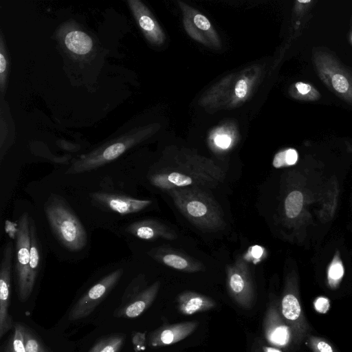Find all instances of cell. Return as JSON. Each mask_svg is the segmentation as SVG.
<instances>
[{"instance_id": "11", "label": "cell", "mask_w": 352, "mask_h": 352, "mask_svg": "<svg viewBox=\"0 0 352 352\" xmlns=\"http://www.w3.org/2000/svg\"><path fill=\"white\" fill-rule=\"evenodd\" d=\"M226 285L229 295L241 307L251 309L255 301V289L249 265L239 256L226 266Z\"/></svg>"}, {"instance_id": "28", "label": "cell", "mask_w": 352, "mask_h": 352, "mask_svg": "<svg viewBox=\"0 0 352 352\" xmlns=\"http://www.w3.org/2000/svg\"><path fill=\"white\" fill-rule=\"evenodd\" d=\"M307 345L313 352H338L327 340L318 336H309Z\"/></svg>"}, {"instance_id": "13", "label": "cell", "mask_w": 352, "mask_h": 352, "mask_svg": "<svg viewBox=\"0 0 352 352\" xmlns=\"http://www.w3.org/2000/svg\"><path fill=\"white\" fill-rule=\"evenodd\" d=\"M30 235L28 285L32 294L44 270L48 249L46 238L36 217L33 206L30 216Z\"/></svg>"}, {"instance_id": "12", "label": "cell", "mask_w": 352, "mask_h": 352, "mask_svg": "<svg viewBox=\"0 0 352 352\" xmlns=\"http://www.w3.org/2000/svg\"><path fill=\"white\" fill-rule=\"evenodd\" d=\"M14 241H8L4 245L0 265V338H3L14 322L9 308L13 278Z\"/></svg>"}, {"instance_id": "34", "label": "cell", "mask_w": 352, "mask_h": 352, "mask_svg": "<svg viewBox=\"0 0 352 352\" xmlns=\"http://www.w3.org/2000/svg\"><path fill=\"white\" fill-rule=\"evenodd\" d=\"M349 40L352 45V16L351 19V28H350V32H349Z\"/></svg>"}, {"instance_id": "20", "label": "cell", "mask_w": 352, "mask_h": 352, "mask_svg": "<svg viewBox=\"0 0 352 352\" xmlns=\"http://www.w3.org/2000/svg\"><path fill=\"white\" fill-rule=\"evenodd\" d=\"M216 305L210 297L192 291L182 292L177 296V309L185 316L209 311Z\"/></svg>"}, {"instance_id": "27", "label": "cell", "mask_w": 352, "mask_h": 352, "mask_svg": "<svg viewBox=\"0 0 352 352\" xmlns=\"http://www.w3.org/2000/svg\"><path fill=\"white\" fill-rule=\"evenodd\" d=\"M21 322H15L12 338L7 346L9 352H26Z\"/></svg>"}, {"instance_id": "33", "label": "cell", "mask_w": 352, "mask_h": 352, "mask_svg": "<svg viewBox=\"0 0 352 352\" xmlns=\"http://www.w3.org/2000/svg\"><path fill=\"white\" fill-rule=\"evenodd\" d=\"M263 352H282V351L275 346H263Z\"/></svg>"}, {"instance_id": "14", "label": "cell", "mask_w": 352, "mask_h": 352, "mask_svg": "<svg viewBox=\"0 0 352 352\" xmlns=\"http://www.w3.org/2000/svg\"><path fill=\"white\" fill-rule=\"evenodd\" d=\"M281 315L291 328L294 343L300 344L308 335L309 325L304 315L297 294L292 287H287L280 302Z\"/></svg>"}, {"instance_id": "26", "label": "cell", "mask_w": 352, "mask_h": 352, "mask_svg": "<svg viewBox=\"0 0 352 352\" xmlns=\"http://www.w3.org/2000/svg\"><path fill=\"white\" fill-rule=\"evenodd\" d=\"M298 160V153L294 148H288L277 153L273 160L272 164L275 168L294 165Z\"/></svg>"}, {"instance_id": "18", "label": "cell", "mask_w": 352, "mask_h": 352, "mask_svg": "<svg viewBox=\"0 0 352 352\" xmlns=\"http://www.w3.org/2000/svg\"><path fill=\"white\" fill-rule=\"evenodd\" d=\"M198 326L196 320L162 325L149 333L148 344L157 348L175 344L192 334Z\"/></svg>"}, {"instance_id": "3", "label": "cell", "mask_w": 352, "mask_h": 352, "mask_svg": "<svg viewBox=\"0 0 352 352\" xmlns=\"http://www.w3.org/2000/svg\"><path fill=\"white\" fill-rule=\"evenodd\" d=\"M225 177L223 169L211 160L184 151L152 165L143 174V180L155 189L167 192L191 186L214 189Z\"/></svg>"}, {"instance_id": "21", "label": "cell", "mask_w": 352, "mask_h": 352, "mask_svg": "<svg viewBox=\"0 0 352 352\" xmlns=\"http://www.w3.org/2000/svg\"><path fill=\"white\" fill-rule=\"evenodd\" d=\"M64 41L67 48L78 55L87 54L93 47L91 38L85 32L79 30L69 32L66 34Z\"/></svg>"}, {"instance_id": "30", "label": "cell", "mask_w": 352, "mask_h": 352, "mask_svg": "<svg viewBox=\"0 0 352 352\" xmlns=\"http://www.w3.org/2000/svg\"><path fill=\"white\" fill-rule=\"evenodd\" d=\"M344 274V268L339 261L333 262L329 270V282L331 287H336Z\"/></svg>"}, {"instance_id": "25", "label": "cell", "mask_w": 352, "mask_h": 352, "mask_svg": "<svg viewBox=\"0 0 352 352\" xmlns=\"http://www.w3.org/2000/svg\"><path fill=\"white\" fill-rule=\"evenodd\" d=\"M22 332L26 352H49L39 338L24 324H22Z\"/></svg>"}, {"instance_id": "22", "label": "cell", "mask_w": 352, "mask_h": 352, "mask_svg": "<svg viewBox=\"0 0 352 352\" xmlns=\"http://www.w3.org/2000/svg\"><path fill=\"white\" fill-rule=\"evenodd\" d=\"M125 334L117 333L103 337L88 352H120L125 342Z\"/></svg>"}, {"instance_id": "24", "label": "cell", "mask_w": 352, "mask_h": 352, "mask_svg": "<svg viewBox=\"0 0 352 352\" xmlns=\"http://www.w3.org/2000/svg\"><path fill=\"white\" fill-rule=\"evenodd\" d=\"M303 205V195L298 190L291 191L284 201V212L288 219L297 217Z\"/></svg>"}, {"instance_id": "17", "label": "cell", "mask_w": 352, "mask_h": 352, "mask_svg": "<svg viewBox=\"0 0 352 352\" xmlns=\"http://www.w3.org/2000/svg\"><path fill=\"white\" fill-rule=\"evenodd\" d=\"M184 14V25L188 34L197 41L204 44L219 45L218 36L208 19L198 11L181 5Z\"/></svg>"}, {"instance_id": "31", "label": "cell", "mask_w": 352, "mask_h": 352, "mask_svg": "<svg viewBox=\"0 0 352 352\" xmlns=\"http://www.w3.org/2000/svg\"><path fill=\"white\" fill-rule=\"evenodd\" d=\"M232 137L225 133H217L212 139V144L218 150L228 149L232 146Z\"/></svg>"}, {"instance_id": "2", "label": "cell", "mask_w": 352, "mask_h": 352, "mask_svg": "<svg viewBox=\"0 0 352 352\" xmlns=\"http://www.w3.org/2000/svg\"><path fill=\"white\" fill-rule=\"evenodd\" d=\"M34 191V210L48 247L62 261H78L88 256L90 228L67 199L50 182Z\"/></svg>"}, {"instance_id": "4", "label": "cell", "mask_w": 352, "mask_h": 352, "mask_svg": "<svg viewBox=\"0 0 352 352\" xmlns=\"http://www.w3.org/2000/svg\"><path fill=\"white\" fill-rule=\"evenodd\" d=\"M179 212L204 232H217L226 222L219 203L208 189L197 186L175 188L166 192Z\"/></svg>"}, {"instance_id": "5", "label": "cell", "mask_w": 352, "mask_h": 352, "mask_svg": "<svg viewBox=\"0 0 352 352\" xmlns=\"http://www.w3.org/2000/svg\"><path fill=\"white\" fill-rule=\"evenodd\" d=\"M151 132L149 129H138L111 140L74 160L66 170L60 173L64 175H74L110 165L145 140Z\"/></svg>"}, {"instance_id": "16", "label": "cell", "mask_w": 352, "mask_h": 352, "mask_svg": "<svg viewBox=\"0 0 352 352\" xmlns=\"http://www.w3.org/2000/svg\"><path fill=\"white\" fill-rule=\"evenodd\" d=\"M146 254L157 263L183 272L195 273L205 270V266L201 261L170 247L152 248Z\"/></svg>"}, {"instance_id": "15", "label": "cell", "mask_w": 352, "mask_h": 352, "mask_svg": "<svg viewBox=\"0 0 352 352\" xmlns=\"http://www.w3.org/2000/svg\"><path fill=\"white\" fill-rule=\"evenodd\" d=\"M263 330L266 340L273 346L287 349L294 342L291 328L283 319L280 310L274 303H270L266 309Z\"/></svg>"}, {"instance_id": "1", "label": "cell", "mask_w": 352, "mask_h": 352, "mask_svg": "<svg viewBox=\"0 0 352 352\" xmlns=\"http://www.w3.org/2000/svg\"><path fill=\"white\" fill-rule=\"evenodd\" d=\"M53 175L49 182L64 195L90 228L111 232L135 219L153 204L152 199L133 195V179L123 167L108 165L78 175Z\"/></svg>"}, {"instance_id": "9", "label": "cell", "mask_w": 352, "mask_h": 352, "mask_svg": "<svg viewBox=\"0 0 352 352\" xmlns=\"http://www.w3.org/2000/svg\"><path fill=\"white\" fill-rule=\"evenodd\" d=\"M160 281L147 285L146 276L140 273L125 288L120 302L113 315L118 318L135 319L144 314L153 304L160 289Z\"/></svg>"}, {"instance_id": "10", "label": "cell", "mask_w": 352, "mask_h": 352, "mask_svg": "<svg viewBox=\"0 0 352 352\" xmlns=\"http://www.w3.org/2000/svg\"><path fill=\"white\" fill-rule=\"evenodd\" d=\"M126 243L135 241H173L177 238L174 230L160 221L153 218L133 219L124 222L111 231Z\"/></svg>"}, {"instance_id": "19", "label": "cell", "mask_w": 352, "mask_h": 352, "mask_svg": "<svg viewBox=\"0 0 352 352\" xmlns=\"http://www.w3.org/2000/svg\"><path fill=\"white\" fill-rule=\"evenodd\" d=\"M129 6L147 40L153 45H160L165 41V34L147 7L138 0H129Z\"/></svg>"}, {"instance_id": "23", "label": "cell", "mask_w": 352, "mask_h": 352, "mask_svg": "<svg viewBox=\"0 0 352 352\" xmlns=\"http://www.w3.org/2000/svg\"><path fill=\"white\" fill-rule=\"evenodd\" d=\"M289 92L292 98L303 101H316L321 97L315 87L305 82H295L289 88Z\"/></svg>"}, {"instance_id": "32", "label": "cell", "mask_w": 352, "mask_h": 352, "mask_svg": "<svg viewBox=\"0 0 352 352\" xmlns=\"http://www.w3.org/2000/svg\"><path fill=\"white\" fill-rule=\"evenodd\" d=\"M321 305H323L327 309H328L329 305L328 300L325 298H318L315 302V307L318 311H319Z\"/></svg>"}, {"instance_id": "7", "label": "cell", "mask_w": 352, "mask_h": 352, "mask_svg": "<svg viewBox=\"0 0 352 352\" xmlns=\"http://www.w3.org/2000/svg\"><path fill=\"white\" fill-rule=\"evenodd\" d=\"M32 207H24L16 212V230L12 239L14 243L13 259V278L18 298L26 301L31 293L28 285L29 262L30 256V216Z\"/></svg>"}, {"instance_id": "8", "label": "cell", "mask_w": 352, "mask_h": 352, "mask_svg": "<svg viewBox=\"0 0 352 352\" xmlns=\"http://www.w3.org/2000/svg\"><path fill=\"white\" fill-rule=\"evenodd\" d=\"M312 60L322 82L339 98L352 105V72L331 53L314 48Z\"/></svg>"}, {"instance_id": "29", "label": "cell", "mask_w": 352, "mask_h": 352, "mask_svg": "<svg viewBox=\"0 0 352 352\" xmlns=\"http://www.w3.org/2000/svg\"><path fill=\"white\" fill-rule=\"evenodd\" d=\"M0 46V84L1 90L3 91L6 83L8 59L2 35L1 36Z\"/></svg>"}, {"instance_id": "6", "label": "cell", "mask_w": 352, "mask_h": 352, "mask_svg": "<svg viewBox=\"0 0 352 352\" xmlns=\"http://www.w3.org/2000/svg\"><path fill=\"white\" fill-rule=\"evenodd\" d=\"M129 259L111 263L77 300L70 309L68 319L77 321L90 316L110 294L124 276Z\"/></svg>"}]
</instances>
